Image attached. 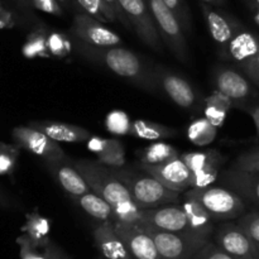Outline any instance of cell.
Listing matches in <instances>:
<instances>
[{
	"instance_id": "obj_9",
	"label": "cell",
	"mask_w": 259,
	"mask_h": 259,
	"mask_svg": "<svg viewBox=\"0 0 259 259\" xmlns=\"http://www.w3.org/2000/svg\"><path fill=\"white\" fill-rule=\"evenodd\" d=\"M141 224L149 225L164 232L195 234L182 205H161L142 210ZM197 235V234H196Z\"/></svg>"
},
{
	"instance_id": "obj_45",
	"label": "cell",
	"mask_w": 259,
	"mask_h": 259,
	"mask_svg": "<svg viewBox=\"0 0 259 259\" xmlns=\"http://www.w3.org/2000/svg\"><path fill=\"white\" fill-rule=\"evenodd\" d=\"M13 27V19L10 13L0 5V29Z\"/></svg>"
},
{
	"instance_id": "obj_19",
	"label": "cell",
	"mask_w": 259,
	"mask_h": 259,
	"mask_svg": "<svg viewBox=\"0 0 259 259\" xmlns=\"http://www.w3.org/2000/svg\"><path fill=\"white\" fill-rule=\"evenodd\" d=\"M215 83L218 91L235 101L247 100L253 93L249 78L232 67L222 66L218 68L215 71Z\"/></svg>"
},
{
	"instance_id": "obj_22",
	"label": "cell",
	"mask_w": 259,
	"mask_h": 259,
	"mask_svg": "<svg viewBox=\"0 0 259 259\" xmlns=\"http://www.w3.org/2000/svg\"><path fill=\"white\" fill-rule=\"evenodd\" d=\"M88 147L98 157V162L101 164L118 168L125 164V151L123 143L118 139L99 138L91 137L88 141Z\"/></svg>"
},
{
	"instance_id": "obj_36",
	"label": "cell",
	"mask_w": 259,
	"mask_h": 259,
	"mask_svg": "<svg viewBox=\"0 0 259 259\" xmlns=\"http://www.w3.org/2000/svg\"><path fill=\"white\" fill-rule=\"evenodd\" d=\"M106 128L109 132L114 134H129L131 132V125L132 120L129 119V116L126 115L123 111H111L108 116H106Z\"/></svg>"
},
{
	"instance_id": "obj_38",
	"label": "cell",
	"mask_w": 259,
	"mask_h": 259,
	"mask_svg": "<svg viewBox=\"0 0 259 259\" xmlns=\"http://www.w3.org/2000/svg\"><path fill=\"white\" fill-rule=\"evenodd\" d=\"M167 7L176 14L177 19L180 20L182 25V29L185 33L191 32V19H190L189 9L184 0H163Z\"/></svg>"
},
{
	"instance_id": "obj_44",
	"label": "cell",
	"mask_w": 259,
	"mask_h": 259,
	"mask_svg": "<svg viewBox=\"0 0 259 259\" xmlns=\"http://www.w3.org/2000/svg\"><path fill=\"white\" fill-rule=\"evenodd\" d=\"M43 250H45L46 254H47L48 259H70L60 249V248L57 247V245L53 244V243H50Z\"/></svg>"
},
{
	"instance_id": "obj_35",
	"label": "cell",
	"mask_w": 259,
	"mask_h": 259,
	"mask_svg": "<svg viewBox=\"0 0 259 259\" xmlns=\"http://www.w3.org/2000/svg\"><path fill=\"white\" fill-rule=\"evenodd\" d=\"M47 47L51 57L65 58L71 51V43L63 34L57 32L48 33Z\"/></svg>"
},
{
	"instance_id": "obj_17",
	"label": "cell",
	"mask_w": 259,
	"mask_h": 259,
	"mask_svg": "<svg viewBox=\"0 0 259 259\" xmlns=\"http://www.w3.org/2000/svg\"><path fill=\"white\" fill-rule=\"evenodd\" d=\"M48 172L53 176V179L61 185L63 190L73 197L82 196L91 191L90 186L82 175L78 172L72 161L65 158L56 159V161H45Z\"/></svg>"
},
{
	"instance_id": "obj_6",
	"label": "cell",
	"mask_w": 259,
	"mask_h": 259,
	"mask_svg": "<svg viewBox=\"0 0 259 259\" xmlns=\"http://www.w3.org/2000/svg\"><path fill=\"white\" fill-rule=\"evenodd\" d=\"M139 225L153 238L157 249L163 259H192L209 242L207 238L196 234H180L156 229L149 225Z\"/></svg>"
},
{
	"instance_id": "obj_24",
	"label": "cell",
	"mask_w": 259,
	"mask_h": 259,
	"mask_svg": "<svg viewBox=\"0 0 259 259\" xmlns=\"http://www.w3.org/2000/svg\"><path fill=\"white\" fill-rule=\"evenodd\" d=\"M76 202L80 205L81 209L89 215H91L95 219L100 220V222H109V223H115L118 222L116 218L115 210L113 209L108 201L96 195L95 192L90 191L88 194L82 195V196L73 197Z\"/></svg>"
},
{
	"instance_id": "obj_49",
	"label": "cell",
	"mask_w": 259,
	"mask_h": 259,
	"mask_svg": "<svg viewBox=\"0 0 259 259\" xmlns=\"http://www.w3.org/2000/svg\"><path fill=\"white\" fill-rule=\"evenodd\" d=\"M201 2L209 5H222L224 4L225 0H201Z\"/></svg>"
},
{
	"instance_id": "obj_43",
	"label": "cell",
	"mask_w": 259,
	"mask_h": 259,
	"mask_svg": "<svg viewBox=\"0 0 259 259\" xmlns=\"http://www.w3.org/2000/svg\"><path fill=\"white\" fill-rule=\"evenodd\" d=\"M104 2H105L106 4H108L109 7L114 10V12H115L118 19L120 20V22L123 23L125 27H128V28L131 27V22H129V19L126 18L125 13H124V10H123V8H121V4L119 0H104Z\"/></svg>"
},
{
	"instance_id": "obj_1",
	"label": "cell",
	"mask_w": 259,
	"mask_h": 259,
	"mask_svg": "<svg viewBox=\"0 0 259 259\" xmlns=\"http://www.w3.org/2000/svg\"><path fill=\"white\" fill-rule=\"evenodd\" d=\"M77 40V39H76ZM76 52L85 60L108 68L143 90H159L156 67L146 62L137 53L120 46H91L77 40Z\"/></svg>"
},
{
	"instance_id": "obj_25",
	"label": "cell",
	"mask_w": 259,
	"mask_h": 259,
	"mask_svg": "<svg viewBox=\"0 0 259 259\" xmlns=\"http://www.w3.org/2000/svg\"><path fill=\"white\" fill-rule=\"evenodd\" d=\"M23 230L25 232V235L29 238L30 242L39 249H45L51 243V222L38 212H32V214L27 215V223H25Z\"/></svg>"
},
{
	"instance_id": "obj_15",
	"label": "cell",
	"mask_w": 259,
	"mask_h": 259,
	"mask_svg": "<svg viewBox=\"0 0 259 259\" xmlns=\"http://www.w3.org/2000/svg\"><path fill=\"white\" fill-rule=\"evenodd\" d=\"M141 168L174 191L182 192L192 187V172L181 158L161 164L142 163Z\"/></svg>"
},
{
	"instance_id": "obj_34",
	"label": "cell",
	"mask_w": 259,
	"mask_h": 259,
	"mask_svg": "<svg viewBox=\"0 0 259 259\" xmlns=\"http://www.w3.org/2000/svg\"><path fill=\"white\" fill-rule=\"evenodd\" d=\"M238 224L247 233L249 239L252 240L259 258V210L242 215L238 220Z\"/></svg>"
},
{
	"instance_id": "obj_30",
	"label": "cell",
	"mask_w": 259,
	"mask_h": 259,
	"mask_svg": "<svg viewBox=\"0 0 259 259\" xmlns=\"http://www.w3.org/2000/svg\"><path fill=\"white\" fill-rule=\"evenodd\" d=\"M47 37L48 32L43 28H39V29H35L34 32L30 33L28 35L27 42L23 46V55L24 57L29 58H37V57H51L50 52H48L47 47Z\"/></svg>"
},
{
	"instance_id": "obj_21",
	"label": "cell",
	"mask_w": 259,
	"mask_h": 259,
	"mask_svg": "<svg viewBox=\"0 0 259 259\" xmlns=\"http://www.w3.org/2000/svg\"><path fill=\"white\" fill-rule=\"evenodd\" d=\"M29 126L38 129L46 136L56 142H67V143H78V142H88L91 138L90 132L82 126L72 125V124L61 123V121L39 120L29 123Z\"/></svg>"
},
{
	"instance_id": "obj_48",
	"label": "cell",
	"mask_w": 259,
	"mask_h": 259,
	"mask_svg": "<svg viewBox=\"0 0 259 259\" xmlns=\"http://www.w3.org/2000/svg\"><path fill=\"white\" fill-rule=\"evenodd\" d=\"M250 115H252L253 120H254L255 126H257V132H258V136H259V106H254L252 110H249Z\"/></svg>"
},
{
	"instance_id": "obj_27",
	"label": "cell",
	"mask_w": 259,
	"mask_h": 259,
	"mask_svg": "<svg viewBox=\"0 0 259 259\" xmlns=\"http://www.w3.org/2000/svg\"><path fill=\"white\" fill-rule=\"evenodd\" d=\"M129 134L139 139H146V141H158V139H166L175 136L176 131L162 124L138 119V120L132 121Z\"/></svg>"
},
{
	"instance_id": "obj_10",
	"label": "cell",
	"mask_w": 259,
	"mask_h": 259,
	"mask_svg": "<svg viewBox=\"0 0 259 259\" xmlns=\"http://www.w3.org/2000/svg\"><path fill=\"white\" fill-rule=\"evenodd\" d=\"M12 137L19 148H24L30 153L42 157L45 161H56L66 157L58 142L53 141L45 133L29 125L14 128Z\"/></svg>"
},
{
	"instance_id": "obj_40",
	"label": "cell",
	"mask_w": 259,
	"mask_h": 259,
	"mask_svg": "<svg viewBox=\"0 0 259 259\" xmlns=\"http://www.w3.org/2000/svg\"><path fill=\"white\" fill-rule=\"evenodd\" d=\"M18 244L20 245V258L22 259H48L46 252H39V248L35 247L27 235L18 238Z\"/></svg>"
},
{
	"instance_id": "obj_12",
	"label": "cell",
	"mask_w": 259,
	"mask_h": 259,
	"mask_svg": "<svg viewBox=\"0 0 259 259\" xmlns=\"http://www.w3.org/2000/svg\"><path fill=\"white\" fill-rule=\"evenodd\" d=\"M215 244L235 259H259L252 240L238 223L227 222L215 234Z\"/></svg>"
},
{
	"instance_id": "obj_47",
	"label": "cell",
	"mask_w": 259,
	"mask_h": 259,
	"mask_svg": "<svg viewBox=\"0 0 259 259\" xmlns=\"http://www.w3.org/2000/svg\"><path fill=\"white\" fill-rule=\"evenodd\" d=\"M12 205H14L13 204L12 200H10L9 197H8V195L5 194L2 189H0V206L9 207V206H12Z\"/></svg>"
},
{
	"instance_id": "obj_28",
	"label": "cell",
	"mask_w": 259,
	"mask_h": 259,
	"mask_svg": "<svg viewBox=\"0 0 259 259\" xmlns=\"http://www.w3.org/2000/svg\"><path fill=\"white\" fill-rule=\"evenodd\" d=\"M138 156L141 158V163L161 164L164 163V162L180 158L181 154L171 144L161 143L159 142V143H153L151 146L146 147L143 151L138 152Z\"/></svg>"
},
{
	"instance_id": "obj_46",
	"label": "cell",
	"mask_w": 259,
	"mask_h": 259,
	"mask_svg": "<svg viewBox=\"0 0 259 259\" xmlns=\"http://www.w3.org/2000/svg\"><path fill=\"white\" fill-rule=\"evenodd\" d=\"M247 5L249 8L253 20L259 27V0H247Z\"/></svg>"
},
{
	"instance_id": "obj_32",
	"label": "cell",
	"mask_w": 259,
	"mask_h": 259,
	"mask_svg": "<svg viewBox=\"0 0 259 259\" xmlns=\"http://www.w3.org/2000/svg\"><path fill=\"white\" fill-rule=\"evenodd\" d=\"M76 2L85 10V13L100 20L101 23H113L119 20L115 12L104 0H76Z\"/></svg>"
},
{
	"instance_id": "obj_2",
	"label": "cell",
	"mask_w": 259,
	"mask_h": 259,
	"mask_svg": "<svg viewBox=\"0 0 259 259\" xmlns=\"http://www.w3.org/2000/svg\"><path fill=\"white\" fill-rule=\"evenodd\" d=\"M72 162L88 182L91 191L113 206L118 222L141 224L143 209L137 205L128 187L120 181L111 167L90 159H77Z\"/></svg>"
},
{
	"instance_id": "obj_31",
	"label": "cell",
	"mask_w": 259,
	"mask_h": 259,
	"mask_svg": "<svg viewBox=\"0 0 259 259\" xmlns=\"http://www.w3.org/2000/svg\"><path fill=\"white\" fill-rule=\"evenodd\" d=\"M191 172H196L212 163H223V156L217 149L206 152H187L180 156Z\"/></svg>"
},
{
	"instance_id": "obj_42",
	"label": "cell",
	"mask_w": 259,
	"mask_h": 259,
	"mask_svg": "<svg viewBox=\"0 0 259 259\" xmlns=\"http://www.w3.org/2000/svg\"><path fill=\"white\" fill-rule=\"evenodd\" d=\"M35 9L53 15H62L63 10L58 0H28Z\"/></svg>"
},
{
	"instance_id": "obj_20",
	"label": "cell",
	"mask_w": 259,
	"mask_h": 259,
	"mask_svg": "<svg viewBox=\"0 0 259 259\" xmlns=\"http://www.w3.org/2000/svg\"><path fill=\"white\" fill-rule=\"evenodd\" d=\"M96 247L106 259H134L113 223L101 222L94 232Z\"/></svg>"
},
{
	"instance_id": "obj_26",
	"label": "cell",
	"mask_w": 259,
	"mask_h": 259,
	"mask_svg": "<svg viewBox=\"0 0 259 259\" xmlns=\"http://www.w3.org/2000/svg\"><path fill=\"white\" fill-rule=\"evenodd\" d=\"M205 118L211 121L217 128L223 126L227 114L233 105V100L227 95L217 91L212 95L207 96L205 100Z\"/></svg>"
},
{
	"instance_id": "obj_16",
	"label": "cell",
	"mask_w": 259,
	"mask_h": 259,
	"mask_svg": "<svg viewBox=\"0 0 259 259\" xmlns=\"http://www.w3.org/2000/svg\"><path fill=\"white\" fill-rule=\"evenodd\" d=\"M156 73L159 90L163 91L176 105L184 109L194 108L196 94L186 78L159 66H156Z\"/></svg>"
},
{
	"instance_id": "obj_8",
	"label": "cell",
	"mask_w": 259,
	"mask_h": 259,
	"mask_svg": "<svg viewBox=\"0 0 259 259\" xmlns=\"http://www.w3.org/2000/svg\"><path fill=\"white\" fill-rule=\"evenodd\" d=\"M228 56L253 82L255 63L259 56V35L240 25L230 42Z\"/></svg>"
},
{
	"instance_id": "obj_33",
	"label": "cell",
	"mask_w": 259,
	"mask_h": 259,
	"mask_svg": "<svg viewBox=\"0 0 259 259\" xmlns=\"http://www.w3.org/2000/svg\"><path fill=\"white\" fill-rule=\"evenodd\" d=\"M18 157L19 147L0 142V176L12 175L14 172Z\"/></svg>"
},
{
	"instance_id": "obj_41",
	"label": "cell",
	"mask_w": 259,
	"mask_h": 259,
	"mask_svg": "<svg viewBox=\"0 0 259 259\" xmlns=\"http://www.w3.org/2000/svg\"><path fill=\"white\" fill-rule=\"evenodd\" d=\"M192 259H235L232 255L228 254L227 252L222 249V248L218 247L217 244L209 242L194 255Z\"/></svg>"
},
{
	"instance_id": "obj_18",
	"label": "cell",
	"mask_w": 259,
	"mask_h": 259,
	"mask_svg": "<svg viewBox=\"0 0 259 259\" xmlns=\"http://www.w3.org/2000/svg\"><path fill=\"white\" fill-rule=\"evenodd\" d=\"M222 181L228 189L237 192L244 201L259 206V172L239 168L227 169L222 174Z\"/></svg>"
},
{
	"instance_id": "obj_14",
	"label": "cell",
	"mask_w": 259,
	"mask_h": 259,
	"mask_svg": "<svg viewBox=\"0 0 259 259\" xmlns=\"http://www.w3.org/2000/svg\"><path fill=\"white\" fill-rule=\"evenodd\" d=\"M114 228L134 259H163L157 249L153 238L142 225L115 222Z\"/></svg>"
},
{
	"instance_id": "obj_7",
	"label": "cell",
	"mask_w": 259,
	"mask_h": 259,
	"mask_svg": "<svg viewBox=\"0 0 259 259\" xmlns=\"http://www.w3.org/2000/svg\"><path fill=\"white\" fill-rule=\"evenodd\" d=\"M137 34L148 47L162 52V39L146 0H119Z\"/></svg>"
},
{
	"instance_id": "obj_11",
	"label": "cell",
	"mask_w": 259,
	"mask_h": 259,
	"mask_svg": "<svg viewBox=\"0 0 259 259\" xmlns=\"http://www.w3.org/2000/svg\"><path fill=\"white\" fill-rule=\"evenodd\" d=\"M73 38L91 46H119L120 37L88 13H78L71 25Z\"/></svg>"
},
{
	"instance_id": "obj_3",
	"label": "cell",
	"mask_w": 259,
	"mask_h": 259,
	"mask_svg": "<svg viewBox=\"0 0 259 259\" xmlns=\"http://www.w3.org/2000/svg\"><path fill=\"white\" fill-rule=\"evenodd\" d=\"M113 171L128 187L134 201L141 209H151L179 201L180 192L164 186L161 181L144 169L139 172L123 166L113 168Z\"/></svg>"
},
{
	"instance_id": "obj_13",
	"label": "cell",
	"mask_w": 259,
	"mask_h": 259,
	"mask_svg": "<svg viewBox=\"0 0 259 259\" xmlns=\"http://www.w3.org/2000/svg\"><path fill=\"white\" fill-rule=\"evenodd\" d=\"M201 9L206 20L207 29L219 50V53L223 58H229L228 56L229 45L237 33L238 28L242 24L235 18L219 10H215L212 5L202 3Z\"/></svg>"
},
{
	"instance_id": "obj_37",
	"label": "cell",
	"mask_w": 259,
	"mask_h": 259,
	"mask_svg": "<svg viewBox=\"0 0 259 259\" xmlns=\"http://www.w3.org/2000/svg\"><path fill=\"white\" fill-rule=\"evenodd\" d=\"M222 163H212L202 169L192 172V187H206L214 184L219 176Z\"/></svg>"
},
{
	"instance_id": "obj_29",
	"label": "cell",
	"mask_w": 259,
	"mask_h": 259,
	"mask_svg": "<svg viewBox=\"0 0 259 259\" xmlns=\"http://www.w3.org/2000/svg\"><path fill=\"white\" fill-rule=\"evenodd\" d=\"M218 128L206 118H199L192 121L187 129V137L196 146H207L217 137Z\"/></svg>"
},
{
	"instance_id": "obj_39",
	"label": "cell",
	"mask_w": 259,
	"mask_h": 259,
	"mask_svg": "<svg viewBox=\"0 0 259 259\" xmlns=\"http://www.w3.org/2000/svg\"><path fill=\"white\" fill-rule=\"evenodd\" d=\"M234 168L244 169V171H258L259 172V147L244 152L235 159Z\"/></svg>"
},
{
	"instance_id": "obj_5",
	"label": "cell",
	"mask_w": 259,
	"mask_h": 259,
	"mask_svg": "<svg viewBox=\"0 0 259 259\" xmlns=\"http://www.w3.org/2000/svg\"><path fill=\"white\" fill-rule=\"evenodd\" d=\"M151 9L152 15L156 22L161 39L182 62L189 61V50H187L185 30L176 14L169 9L163 0H146Z\"/></svg>"
},
{
	"instance_id": "obj_23",
	"label": "cell",
	"mask_w": 259,
	"mask_h": 259,
	"mask_svg": "<svg viewBox=\"0 0 259 259\" xmlns=\"http://www.w3.org/2000/svg\"><path fill=\"white\" fill-rule=\"evenodd\" d=\"M182 206L186 212L192 232L200 237L209 239L212 230H214V224H212L214 219L211 218V215L199 202L190 199V197H185Z\"/></svg>"
},
{
	"instance_id": "obj_4",
	"label": "cell",
	"mask_w": 259,
	"mask_h": 259,
	"mask_svg": "<svg viewBox=\"0 0 259 259\" xmlns=\"http://www.w3.org/2000/svg\"><path fill=\"white\" fill-rule=\"evenodd\" d=\"M185 197L199 202L214 220H232L245 211V202L237 192L225 187H191Z\"/></svg>"
}]
</instances>
